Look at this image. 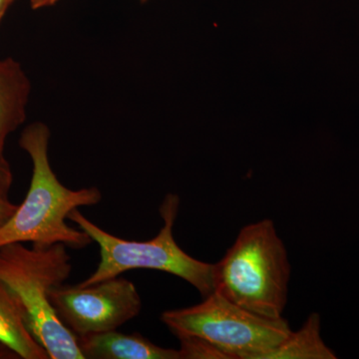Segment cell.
<instances>
[{"label": "cell", "instance_id": "6da1fadb", "mask_svg": "<svg viewBox=\"0 0 359 359\" xmlns=\"http://www.w3.org/2000/svg\"><path fill=\"white\" fill-rule=\"evenodd\" d=\"M50 137L43 122L28 125L20 135V147L32 162V181L22 204L0 229V248L30 243L35 248L63 244L81 250L93 243L81 229L68 226L66 219L74 209L98 205L102 193L97 187L71 190L59 181L49 161Z\"/></svg>", "mask_w": 359, "mask_h": 359}, {"label": "cell", "instance_id": "7a4b0ae2", "mask_svg": "<svg viewBox=\"0 0 359 359\" xmlns=\"http://www.w3.org/2000/svg\"><path fill=\"white\" fill-rule=\"evenodd\" d=\"M72 271L67 247L32 249L16 243L0 248V280L20 302L26 325L50 359H85L77 337L59 320L50 292Z\"/></svg>", "mask_w": 359, "mask_h": 359}, {"label": "cell", "instance_id": "3957f363", "mask_svg": "<svg viewBox=\"0 0 359 359\" xmlns=\"http://www.w3.org/2000/svg\"><path fill=\"white\" fill-rule=\"evenodd\" d=\"M290 264L271 219L244 226L214 264L215 290L250 313L278 320L287 304Z\"/></svg>", "mask_w": 359, "mask_h": 359}, {"label": "cell", "instance_id": "277c9868", "mask_svg": "<svg viewBox=\"0 0 359 359\" xmlns=\"http://www.w3.org/2000/svg\"><path fill=\"white\" fill-rule=\"evenodd\" d=\"M179 208L178 196L167 195L159 209L164 226L154 238L144 242L116 237L90 221L79 210H73L68 219L84 231L100 249V262L96 271L78 285L87 287L132 269H155L186 280L203 297L212 294L215 290L214 264L189 256L175 241L173 229Z\"/></svg>", "mask_w": 359, "mask_h": 359}, {"label": "cell", "instance_id": "5b68a950", "mask_svg": "<svg viewBox=\"0 0 359 359\" xmlns=\"http://www.w3.org/2000/svg\"><path fill=\"white\" fill-rule=\"evenodd\" d=\"M161 320L175 335L201 337L229 359H264L292 332L285 318L250 313L216 290L196 306L164 311Z\"/></svg>", "mask_w": 359, "mask_h": 359}, {"label": "cell", "instance_id": "8992f818", "mask_svg": "<svg viewBox=\"0 0 359 359\" xmlns=\"http://www.w3.org/2000/svg\"><path fill=\"white\" fill-rule=\"evenodd\" d=\"M50 302L59 320L77 337L118 330L142 309L136 285L120 276L87 287L60 285L50 292Z\"/></svg>", "mask_w": 359, "mask_h": 359}, {"label": "cell", "instance_id": "52a82bcc", "mask_svg": "<svg viewBox=\"0 0 359 359\" xmlns=\"http://www.w3.org/2000/svg\"><path fill=\"white\" fill-rule=\"evenodd\" d=\"M85 359H181L179 349L165 348L139 334L116 330L77 337Z\"/></svg>", "mask_w": 359, "mask_h": 359}, {"label": "cell", "instance_id": "ba28073f", "mask_svg": "<svg viewBox=\"0 0 359 359\" xmlns=\"http://www.w3.org/2000/svg\"><path fill=\"white\" fill-rule=\"evenodd\" d=\"M32 93V82L15 59L0 60V154L9 135L26 120V108Z\"/></svg>", "mask_w": 359, "mask_h": 359}, {"label": "cell", "instance_id": "9c48e42d", "mask_svg": "<svg viewBox=\"0 0 359 359\" xmlns=\"http://www.w3.org/2000/svg\"><path fill=\"white\" fill-rule=\"evenodd\" d=\"M0 342L20 358L50 359L26 325L18 299L0 280Z\"/></svg>", "mask_w": 359, "mask_h": 359}, {"label": "cell", "instance_id": "30bf717a", "mask_svg": "<svg viewBox=\"0 0 359 359\" xmlns=\"http://www.w3.org/2000/svg\"><path fill=\"white\" fill-rule=\"evenodd\" d=\"M320 316L311 313L297 332H290L264 359H335L337 354L321 337Z\"/></svg>", "mask_w": 359, "mask_h": 359}, {"label": "cell", "instance_id": "8fae6325", "mask_svg": "<svg viewBox=\"0 0 359 359\" xmlns=\"http://www.w3.org/2000/svg\"><path fill=\"white\" fill-rule=\"evenodd\" d=\"M180 340V358L181 359H229L211 342L189 334H176Z\"/></svg>", "mask_w": 359, "mask_h": 359}, {"label": "cell", "instance_id": "7c38bea8", "mask_svg": "<svg viewBox=\"0 0 359 359\" xmlns=\"http://www.w3.org/2000/svg\"><path fill=\"white\" fill-rule=\"evenodd\" d=\"M18 205L8 199V193L0 191V229L9 221L18 210Z\"/></svg>", "mask_w": 359, "mask_h": 359}, {"label": "cell", "instance_id": "4fadbf2b", "mask_svg": "<svg viewBox=\"0 0 359 359\" xmlns=\"http://www.w3.org/2000/svg\"><path fill=\"white\" fill-rule=\"evenodd\" d=\"M13 182V170L4 155L0 154V191L8 193Z\"/></svg>", "mask_w": 359, "mask_h": 359}, {"label": "cell", "instance_id": "5bb4252c", "mask_svg": "<svg viewBox=\"0 0 359 359\" xmlns=\"http://www.w3.org/2000/svg\"><path fill=\"white\" fill-rule=\"evenodd\" d=\"M32 9H40L43 7L54 6L59 0H29Z\"/></svg>", "mask_w": 359, "mask_h": 359}, {"label": "cell", "instance_id": "9a60e30c", "mask_svg": "<svg viewBox=\"0 0 359 359\" xmlns=\"http://www.w3.org/2000/svg\"><path fill=\"white\" fill-rule=\"evenodd\" d=\"M13 358H20L15 353H13L11 349H9L8 347L2 344L0 342V359H13Z\"/></svg>", "mask_w": 359, "mask_h": 359}, {"label": "cell", "instance_id": "2e32d148", "mask_svg": "<svg viewBox=\"0 0 359 359\" xmlns=\"http://www.w3.org/2000/svg\"><path fill=\"white\" fill-rule=\"evenodd\" d=\"M15 0H0V23L4 20V15L8 11L9 7Z\"/></svg>", "mask_w": 359, "mask_h": 359}]
</instances>
